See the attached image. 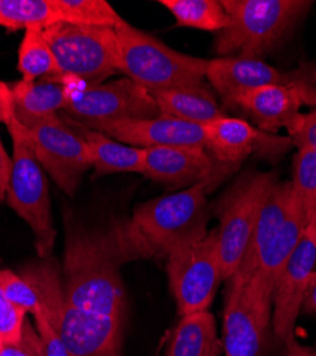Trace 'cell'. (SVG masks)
Segmentation results:
<instances>
[{"label":"cell","instance_id":"obj_16","mask_svg":"<svg viewBox=\"0 0 316 356\" xmlns=\"http://www.w3.org/2000/svg\"><path fill=\"white\" fill-rule=\"evenodd\" d=\"M206 80L225 104L234 106V102L247 92L264 86L282 84L291 77L278 72L263 60L242 57H218L207 62Z\"/></svg>","mask_w":316,"mask_h":356},{"label":"cell","instance_id":"obj_12","mask_svg":"<svg viewBox=\"0 0 316 356\" xmlns=\"http://www.w3.org/2000/svg\"><path fill=\"white\" fill-rule=\"evenodd\" d=\"M316 220L305 228L295 251L274 288L272 328L278 342L286 345L294 338L295 323L302 309L306 292L316 274Z\"/></svg>","mask_w":316,"mask_h":356},{"label":"cell","instance_id":"obj_26","mask_svg":"<svg viewBox=\"0 0 316 356\" xmlns=\"http://www.w3.org/2000/svg\"><path fill=\"white\" fill-rule=\"evenodd\" d=\"M294 191L302 205L306 222L316 217V152L312 148H299L294 159Z\"/></svg>","mask_w":316,"mask_h":356},{"label":"cell","instance_id":"obj_35","mask_svg":"<svg viewBox=\"0 0 316 356\" xmlns=\"http://www.w3.org/2000/svg\"><path fill=\"white\" fill-rule=\"evenodd\" d=\"M285 346H286V355L285 356H316L315 350L301 345L297 339H292Z\"/></svg>","mask_w":316,"mask_h":356},{"label":"cell","instance_id":"obj_5","mask_svg":"<svg viewBox=\"0 0 316 356\" xmlns=\"http://www.w3.org/2000/svg\"><path fill=\"white\" fill-rule=\"evenodd\" d=\"M13 143L12 171L8 187V204L31 227L40 258H49L56 241L47 178L38 161L31 131L16 114L6 124Z\"/></svg>","mask_w":316,"mask_h":356},{"label":"cell","instance_id":"obj_3","mask_svg":"<svg viewBox=\"0 0 316 356\" xmlns=\"http://www.w3.org/2000/svg\"><path fill=\"white\" fill-rule=\"evenodd\" d=\"M229 19L217 33L219 57L261 60L306 16L313 2L305 0H222Z\"/></svg>","mask_w":316,"mask_h":356},{"label":"cell","instance_id":"obj_30","mask_svg":"<svg viewBox=\"0 0 316 356\" xmlns=\"http://www.w3.org/2000/svg\"><path fill=\"white\" fill-rule=\"evenodd\" d=\"M286 131H288V138L298 150L312 148L316 152V107L306 114H299Z\"/></svg>","mask_w":316,"mask_h":356},{"label":"cell","instance_id":"obj_15","mask_svg":"<svg viewBox=\"0 0 316 356\" xmlns=\"http://www.w3.org/2000/svg\"><path fill=\"white\" fill-rule=\"evenodd\" d=\"M142 175L171 187H192L217 180V165L206 148L154 147L144 148Z\"/></svg>","mask_w":316,"mask_h":356},{"label":"cell","instance_id":"obj_1","mask_svg":"<svg viewBox=\"0 0 316 356\" xmlns=\"http://www.w3.org/2000/svg\"><path fill=\"white\" fill-rule=\"evenodd\" d=\"M65 300L83 325L114 346H123L126 289L120 266L138 259L123 222L107 231L66 224Z\"/></svg>","mask_w":316,"mask_h":356},{"label":"cell","instance_id":"obj_21","mask_svg":"<svg viewBox=\"0 0 316 356\" xmlns=\"http://www.w3.org/2000/svg\"><path fill=\"white\" fill-rule=\"evenodd\" d=\"M15 114L22 118H42L63 111L67 103V87L53 80L24 81L12 87Z\"/></svg>","mask_w":316,"mask_h":356},{"label":"cell","instance_id":"obj_25","mask_svg":"<svg viewBox=\"0 0 316 356\" xmlns=\"http://www.w3.org/2000/svg\"><path fill=\"white\" fill-rule=\"evenodd\" d=\"M57 23L51 0H0V26L8 31H27Z\"/></svg>","mask_w":316,"mask_h":356},{"label":"cell","instance_id":"obj_28","mask_svg":"<svg viewBox=\"0 0 316 356\" xmlns=\"http://www.w3.org/2000/svg\"><path fill=\"white\" fill-rule=\"evenodd\" d=\"M26 322V312L13 305L0 288V345L20 339Z\"/></svg>","mask_w":316,"mask_h":356},{"label":"cell","instance_id":"obj_13","mask_svg":"<svg viewBox=\"0 0 316 356\" xmlns=\"http://www.w3.org/2000/svg\"><path fill=\"white\" fill-rule=\"evenodd\" d=\"M303 104L316 107V88L301 79L255 88L234 102L265 133L288 129Z\"/></svg>","mask_w":316,"mask_h":356},{"label":"cell","instance_id":"obj_38","mask_svg":"<svg viewBox=\"0 0 316 356\" xmlns=\"http://www.w3.org/2000/svg\"><path fill=\"white\" fill-rule=\"evenodd\" d=\"M315 220H316V217H315Z\"/></svg>","mask_w":316,"mask_h":356},{"label":"cell","instance_id":"obj_33","mask_svg":"<svg viewBox=\"0 0 316 356\" xmlns=\"http://www.w3.org/2000/svg\"><path fill=\"white\" fill-rule=\"evenodd\" d=\"M15 117V104L12 97V88L8 84L0 87V123L8 124Z\"/></svg>","mask_w":316,"mask_h":356},{"label":"cell","instance_id":"obj_7","mask_svg":"<svg viewBox=\"0 0 316 356\" xmlns=\"http://www.w3.org/2000/svg\"><path fill=\"white\" fill-rule=\"evenodd\" d=\"M275 183L272 172L245 174L215 204L222 280L228 281L240 268L263 205Z\"/></svg>","mask_w":316,"mask_h":356},{"label":"cell","instance_id":"obj_18","mask_svg":"<svg viewBox=\"0 0 316 356\" xmlns=\"http://www.w3.org/2000/svg\"><path fill=\"white\" fill-rule=\"evenodd\" d=\"M74 123V122H73ZM74 130L88 144L94 177L144 170V150L123 144L111 137L74 123Z\"/></svg>","mask_w":316,"mask_h":356},{"label":"cell","instance_id":"obj_10","mask_svg":"<svg viewBox=\"0 0 316 356\" xmlns=\"http://www.w3.org/2000/svg\"><path fill=\"white\" fill-rule=\"evenodd\" d=\"M19 122L32 134L35 153L42 168L53 178L57 187L73 197L83 175L92 168L89 148L83 137L57 114L22 118Z\"/></svg>","mask_w":316,"mask_h":356},{"label":"cell","instance_id":"obj_14","mask_svg":"<svg viewBox=\"0 0 316 356\" xmlns=\"http://www.w3.org/2000/svg\"><path fill=\"white\" fill-rule=\"evenodd\" d=\"M90 130L142 150L154 147H191L207 150L204 126L164 114L154 118L107 123Z\"/></svg>","mask_w":316,"mask_h":356},{"label":"cell","instance_id":"obj_4","mask_svg":"<svg viewBox=\"0 0 316 356\" xmlns=\"http://www.w3.org/2000/svg\"><path fill=\"white\" fill-rule=\"evenodd\" d=\"M120 72L146 90L203 86L206 58L180 53L123 20L116 29Z\"/></svg>","mask_w":316,"mask_h":356},{"label":"cell","instance_id":"obj_11","mask_svg":"<svg viewBox=\"0 0 316 356\" xmlns=\"http://www.w3.org/2000/svg\"><path fill=\"white\" fill-rule=\"evenodd\" d=\"M272 316V300L249 278L235 273L228 280L224 309L222 348L225 356H260Z\"/></svg>","mask_w":316,"mask_h":356},{"label":"cell","instance_id":"obj_32","mask_svg":"<svg viewBox=\"0 0 316 356\" xmlns=\"http://www.w3.org/2000/svg\"><path fill=\"white\" fill-rule=\"evenodd\" d=\"M10 171H12V159L6 152L2 138H0V200L6 198L9 180H10Z\"/></svg>","mask_w":316,"mask_h":356},{"label":"cell","instance_id":"obj_19","mask_svg":"<svg viewBox=\"0 0 316 356\" xmlns=\"http://www.w3.org/2000/svg\"><path fill=\"white\" fill-rule=\"evenodd\" d=\"M156 100L161 114L180 118V120L206 126L225 115L215 96L207 86L168 88L150 93Z\"/></svg>","mask_w":316,"mask_h":356},{"label":"cell","instance_id":"obj_20","mask_svg":"<svg viewBox=\"0 0 316 356\" xmlns=\"http://www.w3.org/2000/svg\"><path fill=\"white\" fill-rule=\"evenodd\" d=\"M221 348L215 319L206 311L181 316L165 356H219Z\"/></svg>","mask_w":316,"mask_h":356},{"label":"cell","instance_id":"obj_17","mask_svg":"<svg viewBox=\"0 0 316 356\" xmlns=\"http://www.w3.org/2000/svg\"><path fill=\"white\" fill-rule=\"evenodd\" d=\"M207 150L222 165H240L267 137L241 118L222 115L204 126Z\"/></svg>","mask_w":316,"mask_h":356},{"label":"cell","instance_id":"obj_8","mask_svg":"<svg viewBox=\"0 0 316 356\" xmlns=\"http://www.w3.org/2000/svg\"><path fill=\"white\" fill-rule=\"evenodd\" d=\"M66 87L67 103L63 111L70 122L83 127L94 129L107 123L161 115L150 92L127 77L106 84Z\"/></svg>","mask_w":316,"mask_h":356},{"label":"cell","instance_id":"obj_27","mask_svg":"<svg viewBox=\"0 0 316 356\" xmlns=\"http://www.w3.org/2000/svg\"><path fill=\"white\" fill-rule=\"evenodd\" d=\"M0 288H2L6 298L26 314H36L42 309V302L36 288L23 275L6 268L0 270Z\"/></svg>","mask_w":316,"mask_h":356},{"label":"cell","instance_id":"obj_24","mask_svg":"<svg viewBox=\"0 0 316 356\" xmlns=\"http://www.w3.org/2000/svg\"><path fill=\"white\" fill-rule=\"evenodd\" d=\"M57 23L116 29L124 19L106 0H51Z\"/></svg>","mask_w":316,"mask_h":356},{"label":"cell","instance_id":"obj_22","mask_svg":"<svg viewBox=\"0 0 316 356\" xmlns=\"http://www.w3.org/2000/svg\"><path fill=\"white\" fill-rule=\"evenodd\" d=\"M178 26L219 33L228 26L229 19L218 0H160Z\"/></svg>","mask_w":316,"mask_h":356},{"label":"cell","instance_id":"obj_2","mask_svg":"<svg viewBox=\"0 0 316 356\" xmlns=\"http://www.w3.org/2000/svg\"><path fill=\"white\" fill-rule=\"evenodd\" d=\"M199 183L180 193L138 204L124 228L140 259L165 258L172 251L207 235V193Z\"/></svg>","mask_w":316,"mask_h":356},{"label":"cell","instance_id":"obj_36","mask_svg":"<svg viewBox=\"0 0 316 356\" xmlns=\"http://www.w3.org/2000/svg\"><path fill=\"white\" fill-rule=\"evenodd\" d=\"M306 83H309L310 86L316 87V66L308 73V81Z\"/></svg>","mask_w":316,"mask_h":356},{"label":"cell","instance_id":"obj_29","mask_svg":"<svg viewBox=\"0 0 316 356\" xmlns=\"http://www.w3.org/2000/svg\"><path fill=\"white\" fill-rule=\"evenodd\" d=\"M0 356H44L43 343L36 326L26 319L20 339L0 345Z\"/></svg>","mask_w":316,"mask_h":356},{"label":"cell","instance_id":"obj_6","mask_svg":"<svg viewBox=\"0 0 316 356\" xmlns=\"http://www.w3.org/2000/svg\"><path fill=\"white\" fill-rule=\"evenodd\" d=\"M59 77H74L85 84H101L120 72L116 31L111 27L54 23L44 29Z\"/></svg>","mask_w":316,"mask_h":356},{"label":"cell","instance_id":"obj_37","mask_svg":"<svg viewBox=\"0 0 316 356\" xmlns=\"http://www.w3.org/2000/svg\"><path fill=\"white\" fill-rule=\"evenodd\" d=\"M3 84H5V83H3V81H0V87H2V86H3Z\"/></svg>","mask_w":316,"mask_h":356},{"label":"cell","instance_id":"obj_9","mask_svg":"<svg viewBox=\"0 0 316 356\" xmlns=\"http://www.w3.org/2000/svg\"><path fill=\"white\" fill-rule=\"evenodd\" d=\"M168 282L181 316L206 312L215 296L221 275L218 231L185 244L168 257Z\"/></svg>","mask_w":316,"mask_h":356},{"label":"cell","instance_id":"obj_23","mask_svg":"<svg viewBox=\"0 0 316 356\" xmlns=\"http://www.w3.org/2000/svg\"><path fill=\"white\" fill-rule=\"evenodd\" d=\"M17 69L24 81H36L42 76L59 77V67L46 40L43 27H31L24 31L19 46Z\"/></svg>","mask_w":316,"mask_h":356},{"label":"cell","instance_id":"obj_34","mask_svg":"<svg viewBox=\"0 0 316 356\" xmlns=\"http://www.w3.org/2000/svg\"><path fill=\"white\" fill-rule=\"evenodd\" d=\"M302 311L308 314H316V274L313 277V281L306 292V296L302 304Z\"/></svg>","mask_w":316,"mask_h":356},{"label":"cell","instance_id":"obj_31","mask_svg":"<svg viewBox=\"0 0 316 356\" xmlns=\"http://www.w3.org/2000/svg\"><path fill=\"white\" fill-rule=\"evenodd\" d=\"M33 316H35V326L43 343L44 356H72L66 343L63 342L60 335L56 332L51 323L47 321L43 311L42 309L38 311L36 314H33Z\"/></svg>","mask_w":316,"mask_h":356}]
</instances>
